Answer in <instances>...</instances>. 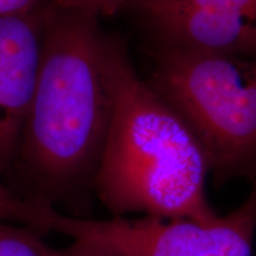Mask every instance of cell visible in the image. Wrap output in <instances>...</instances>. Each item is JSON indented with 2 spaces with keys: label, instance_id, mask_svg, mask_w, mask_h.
I'll return each mask as SVG.
<instances>
[{
  "label": "cell",
  "instance_id": "obj_1",
  "mask_svg": "<svg viewBox=\"0 0 256 256\" xmlns=\"http://www.w3.org/2000/svg\"><path fill=\"white\" fill-rule=\"evenodd\" d=\"M114 107L113 36L98 19L48 6L22 153L46 190L92 178Z\"/></svg>",
  "mask_w": 256,
  "mask_h": 256
},
{
  "label": "cell",
  "instance_id": "obj_6",
  "mask_svg": "<svg viewBox=\"0 0 256 256\" xmlns=\"http://www.w3.org/2000/svg\"><path fill=\"white\" fill-rule=\"evenodd\" d=\"M37 230L0 222V256H49V246L38 238Z\"/></svg>",
  "mask_w": 256,
  "mask_h": 256
},
{
  "label": "cell",
  "instance_id": "obj_4",
  "mask_svg": "<svg viewBox=\"0 0 256 256\" xmlns=\"http://www.w3.org/2000/svg\"><path fill=\"white\" fill-rule=\"evenodd\" d=\"M238 209L210 222L186 218H80L48 200H34L31 228L66 235L100 256H252L256 230V176Z\"/></svg>",
  "mask_w": 256,
  "mask_h": 256
},
{
  "label": "cell",
  "instance_id": "obj_5",
  "mask_svg": "<svg viewBox=\"0 0 256 256\" xmlns=\"http://www.w3.org/2000/svg\"><path fill=\"white\" fill-rule=\"evenodd\" d=\"M48 6L0 18V168L19 146L40 63Z\"/></svg>",
  "mask_w": 256,
  "mask_h": 256
},
{
  "label": "cell",
  "instance_id": "obj_2",
  "mask_svg": "<svg viewBox=\"0 0 256 256\" xmlns=\"http://www.w3.org/2000/svg\"><path fill=\"white\" fill-rule=\"evenodd\" d=\"M114 107L92 186L114 217L210 222L209 165L184 121L139 78L113 36Z\"/></svg>",
  "mask_w": 256,
  "mask_h": 256
},
{
  "label": "cell",
  "instance_id": "obj_12",
  "mask_svg": "<svg viewBox=\"0 0 256 256\" xmlns=\"http://www.w3.org/2000/svg\"><path fill=\"white\" fill-rule=\"evenodd\" d=\"M132 4H133V2H132Z\"/></svg>",
  "mask_w": 256,
  "mask_h": 256
},
{
  "label": "cell",
  "instance_id": "obj_3",
  "mask_svg": "<svg viewBox=\"0 0 256 256\" xmlns=\"http://www.w3.org/2000/svg\"><path fill=\"white\" fill-rule=\"evenodd\" d=\"M147 84L184 121L217 184L256 176V60L164 46Z\"/></svg>",
  "mask_w": 256,
  "mask_h": 256
},
{
  "label": "cell",
  "instance_id": "obj_8",
  "mask_svg": "<svg viewBox=\"0 0 256 256\" xmlns=\"http://www.w3.org/2000/svg\"><path fill=\"white\" fill-rule=\"evenodd\" d=\"M133 2L134 0H50V4L63 11L78 12L98 19L118 14Z\"/></svg>",
  "mask_w": 256,
  "mask_h": 256
},
{
  "label": "cell",
  "instance_id": "obj_9",
  "mask_svg": "<svg viewBox=\"0 0 256 256\" xmlns=\"http://www.w3.org/2000/svg\"><path fill=\"white\" fill-rule=\"evenodd\" d=\"M34 200H20L0 182V222L23 224L30 228Z\"/></svg>",
  "mask_w": 256,
  "mask_h": 256
},
{
  "label": "cell",
  "instance_id": "obj_11",
  "mask_svg": "<svg viewBox=\"0 0 256 256\" xmlns=\"http://www.w3.org/2000/svg\"><path fill=\"white\" fill-rule=\"evenodd\" d=\"M49 256H100V255L94 254V252H89L88 249L72 243V247L66 249H60V250L49 247Z\"/></svg>",
  "mask_w": 256,
  "mask_h": 256
},
{
  "label": "cell",
  "instance_id": "obj_10",
  "mask_svg": "<svg viewBox=\"0 0 256 256\" xmlns=\"http://www.w3.org/2000/svg\"><path fill=\"white\" fill-rule=\"evenodd\" d=\"M43 0H0V18L28 14L40 6Z\"/></svg>",
  "mask_w": 256,
  "mask_h": 256
},
{
  "label": "cell",
  "instance_id": "obj_7",
  "mask_svg": "<svg viewBox=\"0 0 256 256\" xmlns=\"http://www.w3.org/2000/svg\"><path fill=\"white\" fill-rule=\"evenodd\" d=\"M154 2L166 5L184 6V8L214 10V11L224 12V14L256 22V0H154Z\"/></svg>",
  "mask_w": 256,
  "mask_h": 256
}]
</instances>
